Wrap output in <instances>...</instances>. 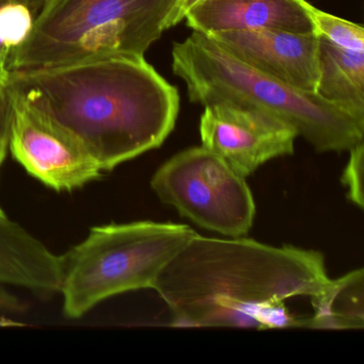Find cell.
<instances>
[{
  "mask_svg": "<svg viewBox=\"0 0 364 364\" xmlns=\"http://www.w3.org/2000/svg\"><path fill=\"white\" fill-rule=\"evenodd\" d=\"M5 85L75 139L103 171L159 148L180 112L178 89L144 56L9 71Z\"/></svg>",
  "mask_w": 364,
  "mask_h": 364,
  "instance_id": "cell-1",
  "label": "cell"
},
{
  "mask_svg": "<svg viewBox=\"0 0 364 364\" xmlns=\"http://www.w3.org/2000/svg\"><path fill=\"white\" fill-rule=\"evenodd\" d=\"M330 280L318 251L197 233L154 289L173 327L306 328V317L294 316L285 301L315 297Z\"/></svg>",
  "mask_w": 364,
  "mask_h": 364,
  "instance_id": "cell-2",
  "label": "cell"
},
{
  "mask_svg": "<svg viewBox=\"0 0 364 364\" xmlns=\"http://www.w3.org/2000/svg\"><path fill=\"white\" fill-rule=\"evenodd\" d=\"M172 70L191 102H240L276 114L317 152H345L363 142L364 123L316 93L294 88L237 58L205 33L193 31L172 48Z\"/></svg>",
  "mask_w": 364,
  "mask_h": 364,
  "instance_id": "cell-3",
  "label": "cell"
},
{
  "mask_svg": "<svg viewBox=\"0 0 364 364\" xmlns=\"http://www.w3.org/2000/svg\"><path fill=\"white\" fill-rule=\"evenodd\" d=\"M178 0H52L8 72L46 69L114 56H144L168 29Z\"/></svg>",
  "mask_w": 364,
  "mask_h": 364,
  "instance_id": "cell-4",
  "label": "cell"
},
{
  "mask_svg": "<svg viewBox=\"0 0 364 364\" xmlns=\"http://www.w3.org/2000/svg\"><path fill=\"white\" fill-rule=\"evenodd\" d=\"M196 234L188 225L149 220L93 227L59 255L63 314L80 318L108 298L154 289L164 268Z\"/></svg>",
  "mask_w": 364,
  "mask_h": 364,
  "instance_id": "cell-5",
  "label": "cell"
},
{
  "mask_svg": "<svg viewBox=\"0 0 364 364\" xmlns=\"http://www.w3.org/2000/svg\"><path fill=\"white\" fill-rule=\"evenodd\" d=\"M151 187L163 203L208 231L242 237L252 228L255 203L246 178L204 146L168 159Z\"/></svg>",
  "mask_w": 364,
  "mask_h": 364,
  "instance_id": "cell-6",
  "label": "cell"
},
{
  "mask_svg": "<svg viewBox=\"0 0 364 364\" xmlns=\"http://www.w3.org/2000/svg\"><path fill=\"white\" fill-rule=\"evenodd\" d=\"M199 131L202 146L244 178L272 159L293 154L298 137L276 114L228 100L204 106Z\"/></svg>",
  "mask_w": 364,
  "mask_h": 364,
  "instance_id": "cell-7",
  "label": "cell"
},
{
  "mask_svg": "<svg viewBox=\"0 0 364 364\" xmlns=\"http://www.w3.org/2000/svg\"><path fill=\"white\" fill-rule=\"evenodd\" d=\"M12 99L9 150L31 176L54 191H72L102 176L99 164L75 139L18 97Z\"/></svg>",
  "mask_w": 364,
  "mask_h": 364,
  "instance_id": "cell-8",
  "label": "cell"
},
{
  "mask_svg": "<svg viewBox=\"0 0 364 364\" xmlns=\"http://www.w3.org/2000/svg\"><path fill=\"white\" fill-rule=\"evenodd\" d=\"M208 36L251 67L294 88L316 93L318 36L272 28L220 31Z\"/></svg>",
  "mask_w": 364,
  "mask_h": 364,
  "instance_id": "cell-9",
  "label": "cell"
},
{
  "mask_svg": "<svg viewBox=\"0 0 364 364\" xmlns=\"http://www.w3.org/2000/svg\"><path fill=\"white\" fill-rule=\"evenodd\" d=\"M198 33L272 28L318 36L304 0H201L185 16Z\"/></svg>",
  "mask_w": 364,
  "mask_h": 364,
  "instance_id": "cell-10",
  "label": "cell"
},
{
  "mask_svg": "<svg viewBox=\"0 0 364 364\" xmlns=\"http://www.w3.org/2000/svg\"><path fill=\"white\" fill-rule=\"evenodd\" d=\"M316 95L364 123V50H351L318 36Z\"/></svg>",
  "mask_w": 364,
  "mask_h": 364,
  "instance_id": "cell-11",
  "label": "cell"
},
{
  "mask_svg": "<svg viewBox=\"0 0 364 364\" xmlns=\"http://www.w3.org/2000/svg\"><path fill=\"white\" fill-rule=\"evenodd\" d=\"M313 315L306 328L312 329H363L364 270L362 268L330 280L327 287L311 298Z\"/></svg>",
  "mask_w": 364,
  "mask_h": 364,
  "instance_id": "cell-12",
  "label": "cell"
},
{
  "mask_svg": "<svg viewBox=\"0 0 364 364\" xmlns=\"http://www.w3.org/2000/svg\"><path fill=\"white\" fill-rule=\"evenodd\" d=\"M304 9L312 18L318 36H323L332 43L351 50H364V28L333 14L317 9L304 0Z\"/></svg>",
  "mask_w": 364,
  "mask_h": 364,
  "instance_id": "cell-13",
  "label": "cell"
},
{
  "mask_svg": "<svg viewBox=\"0 0 364 364\" xmlns=\"http://www.w3.org/2000/svg\"><path fill=\"white\" fill-rule=\"evenodd\" d=\"M33 22L35 18L26 7L10 3L0 10V40L11 50L18 48L31 33Z\"/></svg>",
  "mask_w": 364,
  "mask_h": 364,
  "instance_id": "cell-14",
  "label": "cell"
},
{
  "mask_svg": "<svg viewBox=\"0 0 364 364\" xmlns=\"http://www.w3.org/2000/svg\"><path fill=\"white\" fill-rule=\"evenodd\" d=\"M364 142V141H363ZM360 142L349 150V159L342 174V183L347 188V197L360 210L364 206L363 170L364 144Z\"/></svg>",
  "mask_w": 364,
  "mask_h": 364,
  "instance_id": "cell-15",
  "label": "cell"
},
{
  "mask_svg": "<svg viewBox=\"0 0 364 364\" xmlns=\"http://www.w3.org/2000/svg\"><path fill=\"white\" fill-rule=\"evenodd\" d=\"M14 114V99L6 85L0 87V168L9 151L10 129Z\"/></svg>",
  "mask_w": 364,
  "mask_h": 364,
  "instance_id": "cell-16",
  "label": "cell"
},
{
  "mask_svg": "<svg viewBox=\"0 0 364 364\" xmlns=\"http://www.w3.org/2000/svg\"><path fill=\"white\" fill-rule=\"evenodd\" d=\"M200 1L201 0H178L176 7L170 16L169 21H168V29L172 28L178 23L182 22L186 14Z\"/></svg>",
  "mask_w": 364,
  "mask_h": 364,
  "instance_id": "cell-17",
  "label": "cell"
},
{
  "mask_svg": "<svg viewBox=\"0 0 364 364\" xmlns=\"http://www.w3.org/2000/svg\"><path fill=\"white\" fill-rule=\"evenodd\" d=\"M12 3V0H0V10L5 6ZM10 53L11 50L0 40V74L3 76H7L8 74V61H9Z\"/></svg>",
  "mask_w": 364,
  "mask_h": 364,
  "instance_id": "cell-18",
  "label": "cell"
},
{
  "mask_svg": "<svg viewBox=\"0 0 364 364\" xmlns=\"http://www.w3.org/2000/svg\"><path fill=\"white\" fill-rule=\"evenodd\" d=\"M52 0H12V3L24 6L33 14V18H37L42 10L50 3Z\"/></svg>",
  "mask_w": 364,
  "mask_h": 364,
  "instance_id": "cell-19",
  "label": "cell"
},
{
  "mask_svg": "<svg viewBox=\"0 0 364 364\" xmlns=\"http://www.w3.org/2000/svg\"><path fill=\"white\" fill-rule=\"evenodd\" d=\"M11 300L4 297L3 291H0V327H11V326H21L18 321H12L4 315L3 311L5 309L11 308Z\"/></svg>",
  "mask_w": 364,
  "mask_h": 364,
  "instance_id": "cell-20",
  "label": "cell"
},
{
  "mask_svg": "<svg viewBox=\"0 0 364 364\" xmlns=\"http://www.w3.org/2000/svg\"><path fill=\"white\" fill-rule=\"evenodd\" d=\"M6 253H7V244H6L5 233L3 228L0 227V272L3 269L5 263Z\"/></svg>",
  "mask_w": 364,
  "mask_h": 364,
  "instance_id": "cell-21",
  "label": "cell"
},
{
  "mask_svg": "<svg viewBox=\"0 0 364 364\" xmlns=\"http://www.w3.org/2000/svg\"><path fill=\"white\" fill-rule=\"evenodd\" d=\"M5 76H3L1 75V74H0V87L3 86V85L5 84Z\"/></svg>",
  "mask_w": 364,
  "mask_h": 364,
  "instance_id": "cell-22",
  "label": "cell"
},
{
  "mask_svg": "<svg viewBox=\"0 0 364 364\" xmlns=\"http://www.w3.org/2000/svg\"><path fill=\"white\" fill-rule=\"evenodd\" d=\"M5 213H4V210H1V208H0V217L5 216Z\"/></svg>",
  "mask_w": 364,
  "mask_h": 364,
  "instance_id": "cell-23",
  "label": "cell"
}]
</instances>
